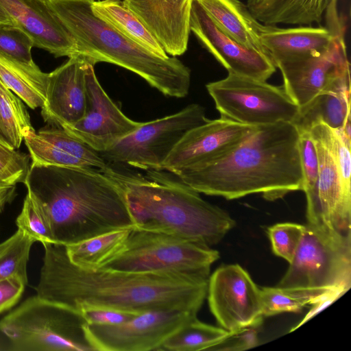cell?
Returning a JSON list of instances; mask_svg holds the SVG:
<instances>
[{
	"label": "cell",
	"mask_w": 351,
	"mask_h": 351,
	"mask_svg": "<svg viewBox=\"0 0 351 351\" xmlns=\"http://www.w3.org/2000/svg\"><path fill=\"white\" fill-rule=\"evenodd\" d=\"M305 225L280 223L267 228L273 252L290 263L300 243Z\"/></svg>",
	"instance_id": "836d02e7"
},
{
	"label": "cell",
	"mask_w": 351,
	"mask_h": 351,
	"mask_svg": "<svg viewBox=\"0 0 351 351\" xmlns=\"http://www.w3.org/2000/svg\"><path fill=\"white\" fill-rule=\"evenodd\" d=\"M219 253L175 234L133 228L122 248L99 269L129 273H169L209 278Z\"/></svg>",
	"instance_id": "52a82bcc"
},
{
	"label": "cell",
	"mask_w": 351,
	"mask_h": 351,
	"mask_svg": "<svg viewBox=\"0 0 351 351\" xmlns=\"http://www.w3.org/2000/svg\"><path fill=\"white\" fill-rule=\"evenodd\" d=\"M257 125L221 117L188 131L175 145L161 171L176 175L197 163L223 155L249 135Z\"/></svg>",
	"instance_id": "e0dca14e"
},
{
	"label": "cell",
	"mask_w": 351,
	"mask_h": 351,
	"mask_svg": "<svg viewBox=\"0 0 351 351\" xmlns=\"http://www.w3.org/2000/svg\"><path fill=\"white\" fill-rule=\"evenodd\" d=\"M91 8L95 16L128 38L158 56H168L123 0H96L92 1Z\"/></svg>",
	"instance_id": "4316f807"
},
{
	"label": "cell",
	"mask_w": 351,
	"mask_h": 351,
	"mask_svg": "<svg viewBox=\"0 0 351 351\" xmlns=\"http://www.w3.org/2000/svg\"><path fill=\"white\" fill-rule=\"evenodd\" d=\"M35 241L18 229L0 243V280L17 276L27 284V265L31 247Z\"/></svg>",
	"instance_id": "1f68e13d"
},
{
	"label": "cell",
	"mask_w": 351,
	"mask_h": 351,
	"mask_svg": "<svg viewBox=\"0 0 351 351\" xmlns=\"http://www.w3.org/2000/svg\"><path fill=\"white\" fill-rule=\"evenodd\" d=\"M217 25L241 45L267 56L260 41L261 25L239 0H195Z\"/></svg>",
	"instance_id": "cb8c5ba5"
},
{
	"label": "cell",
	"mask_w": 351,
	"mask_h": 351,
	"mask_svg": "<svg viewBox=\"0 0 351 351\" xmlns=\"http://www.w3.org/2000/svg\"><path fill=\"white\" fill-rule=\"evenodd\" d=\"M31 38L21 29L11 25H0V53L19 61L32 63Z\"/></svg>",
	"instance_id": "e575fe53"
},
{
	"label": "cell",
	"mask_w": 351,
	"mask_h": 351,
	"mask_svg": "<svg viewBox=\"0 0 351 351\" xmlns=\"http://www.w3.org/2000/svg\"><path fill=\"white\" fill-rule=\"evenodd\" d=\"M29 156L0 141V178L9 184L24 183L29 170Z\"/></svg>",
	"instance_id": "d590c367"
},
{
	"label": "cell",
	"mask_w": 351,
	"mask_h": 351,
	"mask_svg": "<svg viewBox=\"0 0 351 351\" xmlns=\"http://www.w3.org/2000/svg\"><path fill=\"white\" fill-rule=\"evenodd\" d=\"M80 313L87 324L96 325H117L124 323L139 313L109 308L86 306Z\"/></svg>",
	"instance_id": "74e56055"
},
{
	"label": "cell",
	"mask_w": 351,
	"mask_h": 351,
	"mask_svg": "<svg viewBox=\"0 0 351 351\" xmlns=\"http://www.w3.org/2000/svg\"><path fill=\"white\" fill-rule=\"evenodd\" d=\"M350 114V73L323 90L300 108L294 124L299 130H308L317 122L340 130Z\"/></svg>",
	"instance_id": "603a6c76"
},
{
	"label": "cell",
	"mask_w": 351,
	"mask_h": 351,
	"mask_svg": "<svg viewBox=\"0 0 351 351\" xmlns=\"http://www.w3.org/2000/svg\"><path fill=\"white\" fill-rule=\"evenodd\" d=\"M16 195V185L8 183L0 184V213L6 204H10Z\"/></svg>",
	"instance_id": "b9f144b4"
},
{
	"label": "cell",
	"mask_w": 351,
	"mask_h": 351,
	"mask_svg": "<svg viewBox=\"0 0 351 351\" xmlns=\"http://www.w3.org/2000/svg\"><path fill=\"white\" fill-rule=\"evenodd\" d=\"M193 0H123L168 56L187 49Z\"/></svg>",
	"instance_id": "44dd1931"
},
{
	"label": "cell",
	"mask_w": 351,
	"mask_h": 351,
	"mask_svg": "<svg viewBox=\"0 0 351 351\" xmlns=\"http://www.w3.org/2000/svg\"><path fill=\"white\" fill-rule=\"evenodd\" d=\"M32 160L30 166H57L108 171L101 154L62 128L51 125L29 132L23 138Z\"/></svg>",
	"instance_id": "ffe728a7"
},
{
	"label": "cell",
	"mask_w": 351,
	"mask_h": 351,
	"mask_svg": "<svg viewBox=\"0 0 351 351\" xmlns=\"http://www.w3.org/2000/svg\"><path fill=\"white\" fill-rule=\"evenodd\" d=\"M88 60L75 55L49 73L47 98L41 114L50 125L63 128L84 116L87 106L86 71Z\"/></svg>",
	"instance_id": "ac0fdd59"
},
{
	"label": "cell",
	"mask_w": 351,
	"mask_h": 351,
	"mask_svg": "<svg viewBox=\"0 0 351 351\" xmlns=\"http://www.w3.org/2000/svg\"><path fill=\"white\" fill-rule=\"evenodd\" d=\"M351 286V237L305 225L298 248L279 287Z\"/></svg>",
	"instance_id": "8fae6325"
},
{
	"label": "cell",
	"mask_w": 351,
	"mask_h": 351,
	"mask_svg": "<svg viewBox=\"0 0 351 351\" xmlns=\"http://www.w3.org/2000/svg\"><path fill=\"white\" fill-rule=\"evenodd\" d=\"M107 173L123 188L134 228L211 246L236 224L226 211L204 200L178 178L159 171H149L147 178L112 168Z\"/></svg>",
	"instance_id": "277c9868"
},
{
	"label": "cell",
	"mask_w": 351,
	"mask_h": 351,
	"mask_svg": "<svg viewBox=\"0 0 351 351\" xmlns=\"http://www.w3.org/2000/svg\"><path fill=\"white\" fill-rule=\"evenodd\" d=\"M74 38L77 55L95 64L111 63L134 73L165 96L183 98L191 70L175 56H158L95 16L91 0H46Z\"/></svg>",
	"instance_id": "5b68a950"
},
{
	"label": "cell",
	"mask_w": 351,
	"mask_h": 351,
	"mask_svg": "<svg viewBox=\"0 0 351 351\" xmlns=\"http://www.w3.org/2000/svg\"><path fill=\"white\" fill-rule=\"evenodd\" d=\"M3 183H7V182H5L3 181V180L0 178V184H3ZM8 184H9V183H8Z\"/></svg>",
	"instance_id": "f6af8a7d"
},
{
	"label": "cell",
	"mask_w": 351,
	"mask_h": 351,
	"mask_svg": "<svg viewBox=\"0 0 351 351\" xmlns=\"http://www.w3.org/2000/svg\"><path fill=\"white\" fill-rule=\"evenodd\" d=\"M299 136L291 122L257 125L230 151L175 176L199 193L227 199L262 193L275 200L302 190Z\"/></svg>",
	"instance_id": "7a4b0ae2"
},
{
	"label": "cell",
	"mask_w": 351,
	"mask_h": 351,
	"mask_svg": "<svg viewBox=\"0 0 351 351\" xmlns=\"http://www.w3.org/2000/svg\"><path fill=\"white\" fill-rule=\"evenodd\" d=\"M299 132L298 147L303 173L302 191L307 193L314 188L317 181L319 157L310 130H299Z\"/></svg>",
	"instance_id": "8d00e7d4"
},
{
	"label": "cell",
	"mask_w": 351,
	"mask_h": 351,
	"mask_svg": "<svg viewBox=\"0 0 351 351\" xmlns=\"http://www.w3.org/2000/svg\"><path fill=\"white\" fill-rule=\"evenodd\" d=\"M14 25L32 39L34 47L55 57L77 55V46L46 0H0Z\"/></svg>",
	"instance_id": "d6986e66"
},
{
	"label": "cell",
	"mask_w": 351,
	"mask_h": 351,
	"mask_svg": "<svg viewBox=\"0 0 351 351\" xmlns=\"http://www.w3.org/2000/svg\"><path fill=\"white\" fill-rule=\"evenodd\" d=\"M14 25V23L8 14L3 9L0 5V25Z\"/></svg>",
	"instance_id": "7bdbcfd3"
},
{
	"label": "cell",
	"mask_w": 351,
	"mask_h": 351,
	"mask_svg": "<svg viewBox=\"0 0 351 351\" xmlns=\"http://www.w3.org/2000/svg\"><path fill=\"white\" fill-rule=\"evenodd\" d=\"M26 285L17 276L0 280V313L10 308L19 301Z\"/></svg>",
	"instance_id": "ab89813d"
},
{
	"label": "cell",
	"mask_w": 351,
	"mask_h": 351,
	"mask_svg": "<svg viewBox=\"0 0 351 351\" xmlns=\"http://www.w3.org/2000/svg\"><path fill=\"white\" fill-rule=\"evenodd\" d=\"M91 1H96V0H91Z\"/></svg>",
	"instance_id": "bcb514c9"
},
{
	"label": "cell",
	"mask_w": 351,
	"mask_h": 351,
	"mask_svg": "<svg viewBox=\"0 0 351 351\" xmlns=\"http://www.w3.org/2000/svg\"><path fill=\"white\" fill-rule=\"evenodd\" d=\"M324 17L335 29L334 40L325 51L275 64L282 75V87L299 108L350 73L344 38L345 27L337 10H329Z\"/></svg>",
	"instance_id": "7c38bea8"
},
{
	"label": "cell",
	"mask_w": 351,
	"mask_h": 351,
	"mask_svg": "<svg viewBox=\"0 0 351 351\" xmlns=\"http://www.w3.org/2000/svg\"><path fill=\"white\" fill-rule=\"evenodd\" d=\"M333 288L336 287L261 288L263 315L300 312L306 306L316 303L325 293Z\"/></svg>",
	"instance_id": "f546056e"
},
{
	"label": "cell",
	"mask_w": 351,
	"mask_h": 351,
	"mask_svg": "<svg viewBox=\"0 0 351 351\" xmlns=\"http://www.w3.org/2000/svg\"><path fill=\"white\" fill-rule=\"evenodd\" d=\"M0 124L9 145L20 147L24 137L34 130L23 101L0 79Z\"/></svg>",
	"instance_id": "4dcf8cb0"
},
{
	"label": "cell",
	"mask_w": 351,
	"mask_h": 351,
	"mask_svg": "<svg viewBox=\"0 0 351 351\" xmlns=\"http://www.w3.org/2000/svg\"><path fill=\"white\" fill-rule=\"evenodd\" d=\"M0 141L5 144L9 145V143H8V141L4 136L1 124H0Z\"/></svg>",
	"instance_id": "ee69618b"
},
{
	"label": "cell",
	"mask_w": 351,
	"mask_h": 351,
	"mask_svg": "<svg viewBox=\"0 0 351 351\" xmlns=\"http://www.w3.org/2000/svg\"><path fill=\"white\" fill-rule=\"evenodd\" d=\"M258 343L257 334L254 328H246L230 332L221 343L211 350H243L254 347Z\"/></svg>",
	"instance_id": "f35d334b"
},
{
	"label": "cell",
	"mask_w": 351,
	"mask_h": 351,
	"mask_svg": "<svg viewBox=\"0 0 351 351\" xmlns=\"http://www.w3.org/2000/svg\"><path fill=\"white\" fill-rule=\"evenodd\" d=\"M348 289L343 287H336L330 289V291L325 293L316 303L314 304L315 306L309 311L308 315L304 318V319L293 330L300 327L302 324H304L306 321L323 310L327 306L330 305L332 302L336 300L338 298L342 295ZM291 330V331L293 330Z\"/></svg>",
	"instance_id": "60d3db41"
},
{
	"label": "cell",
	"mask_w": 351,
	"mask_h": 351,
	"mask_svg": "<svg viewBox=\"0 0 351 351\" xmlns=\"http://www.w3.org/2000/svg\"><path fill=\"white\" fill-rule=\"evenodd\" d=\"M335 0H247L246 5L262 24L310 25L320 23Z\"/></svg>",
	"instance_id": "d4e9b609"
},
{
	"label": "cell",
	"mask_w": 351,
	"mask_h": 351,
	"mask_svg": "<svg viewBox=\"0 0 351 351\" xmlns=\"http://www.w3.org/2000/svg\"><path fill=\"white\" fill-rule=\"evenodd\" d=\"M23 184L48 218L54 243L66 245L134 227L125 192L107 172L30 166Z\"/></svg>",
	"instance_id": "3957f363"
},
{
	"label": "cell",
	"mask_w": 351,
	"mask_h": 351,
	"mask_svg": "<svg viewBox=\"0 0 351 351\" xmlns=\"http://www.w3.org/2000/svg\"><path fill=\"white\" fill-rule=\"evenodd\" d=\"M48 76L34 62L19 61L0 53L1 80L32 109L44 105Z\"/></svg>",
	"instance_id": "484cf974"
},
{
	"label": "cell",
	"mask_w": 351,
	"mask_h": 351,
	"mask_svg": "<svg viewBox=\"0 0 351 351\" xmlns=\"http://www.w3.org/2000/svg\"><path fill=\"white\" fill-rule=\"evenodd\" d=\"M18 229L42 244L53 243V237L48 218L44 211L27 192L22 210L16 220Z\"/></svg>",
	"instance_id": "d6a6232c"
},
{
	"label": "cell",
	"mask_w": 351,
	"mask_h": 351,
	"mask_svg": "<svg viewBox=\"0 0 351 351\" xmlns=\"http://www.w3.org/2000/svg\"><path fill=\"white\" fill-rule=\"evenodd\" d=\"M190 31L228 73L266 81L276 71L267 56L241 45L222 31L195 0L191 5Z\"/></svg>",
	"instance_id": "2e32d148"
},
{
	"label": "cell",
	"mask_w": 351,
	"mask_h": 351,
	"mask_svg": "<svg viewBox=\"0 0 351 351\" xmlns=\"http://www.w3.org/2000/svg\"><path fill=\"white\" fill-rule=\"evenodd\" d=\"M36 295L80 313L86 306L141 313L151 310L198 313L209 278L169 273L88 270L72 263L65 245L43 244Z\"/></svg>",
	"instance_id": "6da1fadb"
},
{
	"label": "cell",
	"mask_w": 351,
	"mask_h": 351,
	"mask_svg": "<svg viewBox=\"0 0 351 351\" xmlns=\"http://www.w3.org/2000/svg\"><path fill=\"white\" fill-rule=\"evenodd\" d=\"M209 120L202 106L191 104L174 114L142 122L135 130L99 154L108 162L160 171L182 137Z\"/></svg>",
	"instance_id": "30bf717a"
},
{
	"label": "cell",
	"mask_w": 351,
	"mask_h": 351,
	"mask_svg": "<svg viewBox=\"0 0 351 351\" xmlns=\"http://www.w3.org/2000/svg\"><path fill=\"white\" fill-rule=\"evenodd\" d=\"M81 314L34 295L0 321V330L17 351L93 350Z\"/></svg>",
	"instance_id": "ba28073f"
},
{
	"label": "cell",
	"mask_w": 351,
	"mask_h": 351,
	"mask_svg": "<svg viewBox=\"0 0 351 351\" xmlns=\"http://www.w3.org/2000/svg\"><path fill=\"white\" fill-rule=\"evenodd\" d=\"M207 295L217 322L230 332L256 327L263 321L261 289L238 264L221 266L209 276Z\"/></svg>",
	"instance_id": "5bb4252c"
},
{
	"label": "cell",
	"mask_w": 351,
	"mask_h": 351,
	"mask_svg": "<svg viewBox=\"0 0 351 351\" xmlns=\"http://www.w3.org/2000/svg\"><path fill=\"white\" fill-rule=\"evenodd\" d=\"M230 334L223 328L199 321L197 317L184 324L170 335L158 351L211 350Z\"/></svg>",
	"instance_id": "f1b7e54d"
},
{
	"label": "cell",
	"mask_w": 351,
	"mask_h": 351,
	"mask_svg": "<svg viewBox=\"0 0 351 351\" xmlns=\"http://www.w3.org/2000/svg\"><path fill=\"white\" fill-rule=\"evenodd\" d=\"M94 66L90 60L87 62L85 113L75 123L63 129L101 153L138 128L142 122L128 117L109 97L97 78Z\"/></svg>",
	"instance_id": "9a60e30c"
},
{
	"label": "cell",
	"mask_w": 351,
	"mask_h": 351,
	"mask_svg": "<svg viewBox=\"0 0 351 351\" xmlns=\"http://www.w3.org/2000/svg\"><path fill=\"white\" fill-rule=\"evenodd\" d=\"M309 130L319 157V175L314 188L305 193L306 224L351 237V141L341 129L322 122Z\"/></svg>",
	"instance_id": "8992f818"
},
{
	"label": "cell",
	"mask_w": 351,
	"mask_h": 351,
	"mask_svg": "<svg viewBox=\"0 0 351 351\" xmlns=\"http://www.w3.org/2000/svg\"><path fill=\"white\" fill-rule=\"evenodd\" d=\"M326 21V27L280 28L261 23L260 41L274 65L280 61L319 53L325 51L335 38L332 25Z\"/></svg>",
	"instance_id": "7402d4cb"
},
{
	"label": "cell",
	"mask_w": 351,
	"mask_h": 351,
	"mask_svg": "<svg viewBox=\"0 0 351 351\" xmlns=\"http://www.w3.org/2000/svg\"><path fill=\"white\" fill-rule=\"evenodd\" d=\"M132 228L112 230L65 245L70 261L88 270L99 269L123 246Z\"/></svg>",
	"instance_id": "83f0119b"
},
{
	"label": "cell",
	"mask_w": 351,
	"mask_h": 351,
	"mask_svg": "<svg viewBox=\"0 0 351 351\" xmlns=\"http://www.w3.org/2000/svg\"><path fill=\"white\" fill-rule=\"evenodd\" d=\"M221 117L239 123L261 125L294 123L300 111L284 88L228 73L206 85Z\"/></svg>",
	"instance_id": "9c48e42d"
},
{
	"label": "cell",
	"mask_w": 351,
	"mask_h": 351,
	"mask_svg": "<svg viewBox=\"0 0 351 351\" xmlns=\"http://www.w3.org/2000/svg\"><path fill=\"white\" fill-rule=\"evenodd\" d=\"M197 313L182 310H151L117 325L85 323L86 337L93 350H157L163 341Z\"/></svg>",
	"instance_id": "4fadbf2b"
}]
</instances>
